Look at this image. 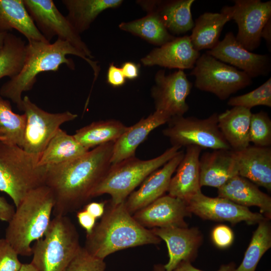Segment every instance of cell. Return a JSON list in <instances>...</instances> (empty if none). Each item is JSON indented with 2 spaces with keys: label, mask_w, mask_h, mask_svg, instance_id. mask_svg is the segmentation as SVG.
Here are the masks:
<instances>
[{
  "label": "cell",
  "mask_w": 271,
  "mask_h": 271,
  "mask_svg": "<svg viewBox=\"0 0 271 271\" xmlns=\"http://www.w3.org/2000/svg\"><path fill=\"white\" fill-rule=\"evenodd\" d=\"M39 158L18 145L0 142V191L16 207L31 191L45 185L47 167L38 165Z\"/></svg>",
  "instance_id": "obj_5"
},
{
  "label": "cell",
  "mask_w": 271,
  "mask_h": 271,
  "mask_svg": "<svg viewBox=\"0 0 271 271\" xmlns=\"http://www.w3.org/2000/svg\"><path fill=\"white\" fill-rule=\"evenodd\" d=\"M217 60L238 68L251 78L267 76L271 70L268 55L253 53L245 49L229 32L212 49L206 52Z\"/></svg>",
  "instance_id": "obj_15"
},
{
  "label": "cell",
  "mask_w": 271,
  "mask_h": 271,
  "mask_svg": "<svg viewBox=\"0 0 271 271\" xmlns=\"http://www.w3.org/2000/svg\"><path fill=\"white\" fill-rule=\"evenodd\" d=\"M81 247L70 219L54 216L44 237L32 246L31 263L39 271H65Z\"/></svg>",
  "instance_id": "obj_7"
},
{
  "label": "cell",
  "mask_w": 271,
  "mask_h": 271,
  "mask_svg": "<svg viewBox=\"0 0 271 271\" xmlns=\"http://www.w3.org/2000/svg\"><path fill=\"white\" fill-rule=\"evenodd\" d=\"M200 55L193 48L189 36L186 35L154 48L141 61L146 66L158 65L184 70L192 69Z\"/></svg>",
  "instance_id": "obj_19"
},
{
  "label": "cell",
  "mask_w": 271,
  "mask_h": 271,
  "mask_svg": "<svg viewBox=\"0 0 271 271\" xmlns=\"http://www.w3.org/2000/svg\"><path fill=\"white\" fill-rule=\"evenodd\" d=\"M126 79L132 80L137 78L139 75V65L133 62H125L120 67Z\"/></svg>",
  "instance_id": "obj_46"
},
{
  "label": "cell",
  "mask_w": 271,
  "mask_h": 271,
  "mask_svg": "<svg viewBox=\"0 0 271 271\" xmlns=\"http://www.w3.org/2000/svg\"><path fill=\"white\" fill-rule=\"evenodd\" d=\"M37 28L50 42L55 36L67 41L83 52L87 57L93 58L91 52L82 40L66 17L58 10L52 0H23Z\"/></svg>",
  "instance_id": "obj_11"
},
{
  "label": "cell",
  "mask_w": 271,
  "mask_h": 271,
  "mask_svg": "<svg viewBox=\"0 0 271 271\" xmlns=\"http://www.w3.org/2000/svg\"><path fill=\"white\" fill-rule=\"evenodd\" d=\"M155 83L151 89L155 110L163 112L171 117L183 116L189 108L186 98L192 88L183 70L166 75L160 70L155 77Z\"/></svg>",
  "instance_id": "obj_12"
},
{
  "label": "cell",
  "mask_w": 271,
  "mask_h": 271,
  "mask_svg": "<svg viewBox=\"0 0 271 271\" xmlns=\"http://www.w3.org/2000/svg\"><path fill=\"white\" fill-rule=\"evenodd\" d=\"M249 142L254 146L268 147L271 145V120L263 111L252 113L250 117Z\"/></svg>",
  "instance_id": "obj_37"
},
{
  "label": "cell",
  "mask_w": 271,
  "mask_h": 271,
  "mask_svg": "<svg viewBox=\"0 0 271 271\" xmlns=\"http://www.w3.org/2000/svg\"><path fill=\"white\" fill-rule=\"evenodd\" d=\"M211 239L216 246L224 249L232 244L234 240V233L228 226L223 224L218 225L212 229Z\"/></svg>",
  "instance_id": "obj_40"
},
{
  "label": "cell",
  "mask_w": 271,
  "mask_h": 271,
  "mask_svg": "<svg viewBox=\"0 0 271 271\" xmlns=\"http://www.w3.org/2000/svg\"><path fill=\"white\" fill-rule=\"evenodd\" d=\"M184 155V152L179 151L162 168L150 174L143 182L139 189L133 191L128 196L124 203L131 214L133 215L163 196L168 191L172 175Z\"/></svg>",
  "instance_id": "obj_18"
},
{
  "label": "cell",
  "mask_w": 271,
  "mask_h": 271,
  "mask_svg": "<svg viewBox=\"0 0 271 271\" xmlns=\"http://www.w3.org/2000/svg\"><path fill=\"white\" fill-rule=\"evenodd\" d=\"M218 197L225 198L239 205L257 206L266 218H271V198L249 180L237 175L218 189Z\"/></svg>",
  "instance_id": "obj_25"
},
{
  "label": "cell",
  "mask_w": 271,
  "mask_h": 271,
  "mask_svg": "<svg viewBox=\"0 0 271 271\" xmlns=\"http://www.w3.org/2000/svg\"><path fill=\"white\" fill-rule=\"evenodd\" d=\"M7 33H0V50L3 47L5 38Z\"/></svg>",
  "instance_id": "obj_50"
},
{
  "label": "cell",
  "mask_w": 271,
  "mask_h": 271,
  "mask_svg": "<svg viewBox=\"0 0 271 271\" xmlns=\"http://www.w3.org/2000/svg\"><path fill=\"white\" fill-rule=\"evenodd\" d=\"M202 149L195 146L186 147L178 165L176 174L172 177L169 195L187 201L201 190L199 158Z\"/></svg>",
  "instance_id": "obj_22"
},
{
  "label": "cell",
  "mask_w": 271,
  "mask_h": 271,
  "mask_svg": "<svg viewBox=\"0 0 271 271\" xmlns=\"http://www.w3.org/2000/svg\"><path fill=\"white\" fill-rule=\"evenodd\" d=\"M127 127L117 120H100L79 128L73 135L83 147L89 150L108 143L115 142Z\"/></svg>",
  "instance_id": "obj_31"
},
{
  "label": "cell",
  "mask_w": 271,
  "mask_h": 271,
  "mask_svg": "<svg viewBox=\"0 0 271 271\" xmlns=\"http://www.w3.org/2000/svg\"><path fill=\"white\" fill-rule=\"evenodd\" d=\"M161 239L140 224L127 210L124 202L110 204L92 232L86 235L84 248L104 259L118 250L146 244H158Z\"/></svg>",
  "instance_id": "obj_3"
},
{
  "label": "cell",
  "mask_w": 271,
  "mask_h": 271,
  "mask_svg": "<svg viewBox=\"0 0 271 271\" xmlns=\"http://www.w3.org/2000/svg\"><path fill=\"white\" fill-rule=\"evenodd\" d=\"M186 202L191 213L204 220L228 222L232 225L244 221L248 225H253L266 219L261 213L252 212L248 207L225 198L207 196L201 191Z\"/></svg>",
  "instance_id": "obj_14"
},
{
  "label": "cell",
  "mask_w": 271,
  "mask_h": 271,
  "mask_svg": "<svg viewBox=\"0 0 271 271\" xmlns=\"http://www.w3.org/2000/svg\"><path fill=\"white\" fill-rule=\"evenodd\" d=\"M171 117L159 111L141 119L126 130L114 143L111 165L116 164L126 159L135 156L138 146L155 128L167 123Z\"/></svg>",
  "instance_id": "obj_20"
},
{
  "label": "cell",
  "mask_w": 271,
  "mask_h": 271,
  "mask_svg": "<svg viewBox=\"0 0 271 271\" xmlns=\"http://www.w3.org/2000/svg\"><path fill=\"white\" fill-rule=\"evenodd\" d=\"M73 55L84 59L92 68L94 79H97L100 68L97 62L88 58L81 51L69 42L57 39L53 43L31 41L26 44L25 59L20 72L5 82L0 88V95L12 100L20 110L22 93L31 90L37 81V76L45 71H57L65 64L70 69H75L73 60L66 57Z\"/></svg>",
  "instance_id": "obj_2"
},
{
  "label": "cell",
  "mask_w": 271,
  "mask_h": 271,
  "mask_svg": "<svg viewBox=\"0 0 271 271\" xmlns=\"http://www.w3.org/2000/svg\"><path fill=\"white\" fill-rule=\"evenodd\" d=\"M190 74L195 77V87L224 100L252 83L244 72L204 53L196 61Z\"/></svg>",
  "instance_id": "obj_9"
},
{
  "label": "cell",
  "mask_w": 271,
  "mask_h": 271,
  "mask_svg": "<svg viewBox=\"0 0 271 271\" xmlns=\"http://www.w3.org/2000/svg\"><path fill=\"white\" fill-rule=\"evenodd\" d=\"M122 2V0L62 1L68 12L67 18L79 34L88 29L102 12L118 7Z\"/></svg>",
  "instance_id": "obj_30"
},
{
  "label": "cell",
  "mask_w": 271,
  "mask_h": 271,
  "mask_svg": "<svg viewBox=\"0 0 271 271\" xmlns=\"http://www.w3.org/2000/svg\"><path fill=\"white\" fill-rule=\"evenodd\" d=\"M18 255L5 238H0V271H19L22 263Z\"/></svg>",
  "instance_id": "obj_39"
},
{
  "label": "cell",
  "mask_w": 271,
  "mask_h": 271,
  "mask_svg": "<svg viewBox=\"0 0 271 271\" xmlns=\"http://www.w3.org/2000/svg\"><path fill=\"white\" fill-rule=\"evenodd\" d=\"M235 264L231 262L226 264L222 265L217 271H234L235 269ZM173 271H203L195 267L189 261L181 262Z\"/></svg>",
  "instance_id": "obj_43"
},
{
  "label": "cell",
  "mask_w": 271,
  "mask_h": 271,
  "mask_svg": "<svg viewBox=\"0 0 271 271\" xmlns=\"http://www.w3.org/2000/svg\"><path fill=\"white\" fill-rule=\"evenodd\" d=\"M114 143L96 147L73 161L47 166L45 185L54 196V216L66 215L92 198L111 166Z\"/></svg>",
  "instance_id": "obj_1"
},
{
  "label": "cell",
  "mask_w": 271,
  "mask_h": 271,
  "mask_svg": "<svg viewBox=\"0 0 271 271\" xmlns=\"http://www.w3.org/2000/svg\"><path fill=\"white\" fill-rule=\"evenodd\" d=\"M250 109L233 106L218 114V124L225 140L234 152L241 151L250 144Z\"/></svg>",
  "instance_id": "obj_28"
},
{
  "label": "cell",
  "mask_w": 271,
  "mask_h": 271,
  "mask_svg": "<svg viewBox=\"0 0 271 271\" xmlns=\"http://www.w3.org/2000/svg\"><path fill=\"white\" fill-rule=\"evenodd\" d=\"M20 110L24 112L26 118L21 147L27 152L39 156L60 126L78 116L69 111L48 112L38 107L27 96L23 98Z\"/></svg>",
  "instance_id": "obj_10"
},
{
  "label": "cell",
  "mask_w": 271,
  "mask_h": 271,
  "mask_svg": "<svg viewBox=\"0 0 271 271\" xmlns=\"http://www.w3.org/2000/svg\"><path fill=\"white\" fill-rule=\"evenodd\" d=\"M156 236L165 241L169 261L165 265L166 271H173L182 261H194L203 241V235L197 227H155L151 229Z\"/></svg>",
  "instance_id": "obj_17"
},
{
  "label": "cell",
  "mask_w": 271,
  "mask_h": 271,
  "mask_svg": "<svg viewBox=\"0 0 271 271\" xmlns=\"http://www.w3.org/2000/svg\"><path fill=\"white\" fill-rule=\"evenodd\" d=\"M232 20L230 6H224L220 13L206 12L194 22L189 36L192 45L197 51L211 49L219 42V38L224 25Z\"/></svg>",
  "instance_id": "obj_26"
},
{
  "label": "cell",
  "mask_w": 271,
  "mask_h": 271,
  "mask_svg": "<svg viewBox=\"0 0 271 271\" xmlns=\"http://www.w3.org/2000/svg\"><path fill=\"white\" fill-rule=\"evenodd\" d=\"M106 202H91L86 204L83 209L96 219L101 217L105 211Z\"/></svg>",
  "instance_id": "obj_45"
},
{
  "label": "cell",
  "mask_w": 271,
  "mask_h": 271,
  "mask_svg": "<svg viewBox=\"0 0 271 271\" xmlns=\"http://www.w3.org/2000/svg\"><path fill=\"white\" fill-rule=\"evenodd\" d=\"M230 6L232 20L238 26L235 38L245 49L251 52L261 43V33L271 18V1L234 0Z\"/></svg>",
  "instance_id": "obj_13"
},
{
  "label": "cell",
  "mask_w": 271,
  "mask_h": 271,
  "mask_svg": "<svg viewBox=\"0 0 271 271\" xmlns=\"http://www.w3.org/2000/svg\"><path fill=\"white\" fill-rule=\"evenodd\" d=\"M217 113L206 118L194 116H174L163 130L172 146H195L202 149L232 150L225 140L218 124Z\"/></svg>",
  "instance_id": "obj_8"
},
{
  "label": "cell",
  "mask_w": 271,
  "mask_h": 271,
  "mask_svg": "<svg viewBox=\"0 0 271 271\" xmlns=\"http://www.w3.org/2000/svg\"><path fill=\"white\" fill-rule=\"evenodd\" d=\"M261 39H264L268 50L270 51L271 47V18L269 19L264 26L261 33Z\"/></svg>",
  "instance_id": "obj_47"
},
{
  "label": "cell",
  "mask_w": 271,
  "mask_h": 271,
  "mask_svg": "<svg viewBox=\"0 0 271 271\" xmlns=\"http://www.w3.org/2000/svg\"><path fill=\"white\" fill-rule=\"evenodd\" d=\"M26 44L19 37L8 32L0 50V79L17 76L24 65Z\"/></svg>",
  "instance_id": "obj_33"
},
{
  "label": "cell",
  "mask_w": 271,
  "mask_h": 271,
  "mask_svg": "<svg viewBox=\"0 0 271 271\" xmlns=\"http://www.w3.org/2000/svg\"><path fill=\"white\" fill-rule=\"evenodd\" d=\"M234 152L238 175L271 191V148L249 145Z\"/></svg>",
  "instance_id": "obj_21"
},
{
  "label": "cell",
  "mask_w": 271,
  "mask_h": 271,
  "mask_svg": "<svg viewBox=\"0 0 271 271\" xmlns=\"http://www.w3.org/2000/svg\"><path fill=\"white\" fill-rule=\"evenodd\" d=\"M191 214L186 201L168 195L160 197L132 216L145 228L187 227L185 218Z\"/></svg>",
  "instance_id": "obj_16"
},
{
  "label": "cell",
  "mask_w": 271,
  "mask_h": 271,
  "mask_svg": "<svg viewBox=\"0 0 271 271\" xmlns=\"http://www.w3.org/2000/svg\"><path fill=\"white\" fill-rule=\"evenodd\" d=\"M125 78L120 68L110 63L107 73V82L114 87L122 86L125 82Z\"/></svg>",
  "instance_id": "obj_41"
},
{
  "label": "cell",
  "mask_w": 271,
  "mask_h": 271,
  "mask_svg": "<svg viewBox=\"0 0 271 271\" xmlns=\"http://www.w3.org/2000/svg\"><path fill=\"white\" fill-rule=\"evenodd\" d=\"M180 149L172 146L162 154L152 159L143 160L133 156L111 165L93 190L91 197L107 194L111 197V205L124 202L137 187L173 158Z\"/></svg>",
  "instance_id": "obj_6"
},
{
  "label": "cell",
  "mask_w": 271,
  "mask_h": 271,
  "mask_svg": "<svg viewBox=\"0 0 271 271\" xmlns=\"http://www.w3.org/2000/svg\"><path fill=\"white\" fill-rule=\"evenodd\" d=\"M76 217L79 225L85 230L86 235L90 234L96 225V219L83 209L77 213Z\"/></svg>",
  "instance_id": "obj_42"
},
{
  "label": "cell",
  "mask_w": 271,
  "mask_h": 271,
  "mask_svg": "<svg viewBox=\"0 0 271 271\" xmlns=\"http://www.w3.org/2000/svg\"><path fill=\"white\" fill-rule=\"evenodd\" d=\"M54 204L51 190L44 185L31 191L16 207L5 238L19 255H32V244L44 237L51 221Z\"/></svg>",
  "instance_id": "obj_4"
},
{
  "label": "cell",
  "mask_w": 271,
  "mask_h": 271,
  "mask_svg": "<svg viewBox=\"0 0 271 271\" xmlns=\"http://www.w3.org/2000/svg\"><path fill=\"white\" fill-rule=\"evenodd\" d=\"M14 206L10 204L3 197L0 196V221L9 222L15 211Z\"/></svg>",
  "instance_id": "obj_44"
},
{
  "label": "cell",
  "mask_w": 271,
  "mask_h": 271,
  "mask_svg": "<svg viewBox=\"0 0 271 271\" xmlns=\"http://www.w3.org/2000/svg\"><path fill=\"white\" fill-rule=\"evenodd\" d=\"M119 28L137 36L150 43L161 46L176 37L169 32L157 14L154 11L139 19L122 22Z\"/></svg>",
  "instance_id": "obj_32"
},
{
  "label": "cell",
  "mask_w": 271,
  "mask_h": 271,
  "mask_svg": "<svg viewBox=\"0 0 271 271\" xmlns=\"http://www.w3.org/2000/svg\"><path fill=\"white\" fill-rule=\"evenodd\" d=\"M19 271H39V270L31 262L29 263H22V265Z\"/></svg>",
  "instance_id": "obj_48"
},
{
  "label": "cell",
  "mask_w": 271,
  "mask_h": 271,
  "mask_svg": "<svg viewBox=\"0 0 271 271\" xmlns=\"http://www.w3.org/2000/svg\"><path fill=\"white\" fill-rule=\"evenodd\" d=\"M267 218L258 223L239 266L234 271H255L265 252L271 247V225Z\"/></svg>",
  "instance_id": "obj_34"
},
{
  "label": "cell",
  "mask_w": 271,
  "mask_h": 271,
  "mask_svg": "<svg viewBox=\"0 0 271 271\" xmlns=\"http://www.w3.org/2000/svg\"><path fill=\"white\" fill-rule=\"evenodd\" d=\"M227 104L251 109L258 105L271 107V78L257 88L247 93L230 98Z\"/></svg>",
  "instance_id": "obj_36"
},
{
  "label": "cell",
  "mask_w": 271,
  "mask_h": 271,
  "mask_svg": "<svg viewBox=\"0 0 271 271\" xmlns=\"http://www.w3.org/2000/svg\"><path fill=\"white\" fill-rule=\"evenodd\" d=\"M154 271H166L164 265L161 264H155L154 267Z\"/></svg>",
  "instance_id": "obj_49"
},
{
  "label": "cell",
  "mask_w": 271,
  "mask_h": 271,
  "mask_svg": "<svg viewBox=\"0 0 271 271\" xmlns=\"http://www.w3.org/2000/svg\"><path fill=\"white\" fill-rule=\"evenodd\" d=\"M194 0L140 1L138 3L147 12L154 11L170 33L184 34L194 26L191 14Z\"/></svg>",
  "instance_id": "obj_23"
},
{
  "label": "cell",
  "mask_w": 271,
  "mask_h": 271,
  "mask_svg": "<svg viewBox=\"0 0 271 271\" xmlns=\"http://www.w3.org/2000/svg\"><path fill=\"white\" fill-rule=\"evenodd\" d=\"M88 151L74 135L60 128L40 154L38 165L47 167L67 163L82 156Z\"/></svg>",
  "instance_id": "obj_29"
},
{
  "label": "cell",
  "mask_w": 271,
  "mask_h": 271,
  "mask_svg": "<svg viewBox=\"0 0 271 271\" xmlns=\"http://www.w3.org/2000/svg\"><path fill=\"white\" fill-rule=\"evenodd\" d=\"M104 259L90 254L84 247H81L65 271H104Z\"/></svg>",
  "instance_id": "obj_38"
},
{
  "label": "cell",
  "mask_w": 271,
  "mask_h": 271,
  "mask_svg": "<svg viewBox=\"0 0 271 271\" xmlns=\"http://www.w3.org/2000/svg\"><path fill=\"white\" fill-rule=\"evenodd\" d=\"M200 185L217 189L238 175L232 150H215L199 158Z\"/></svg>",
  "instance_id": "obj_24"
},
{
  "label": "cell",
  "mask_w": 271,
  "mask_h": 271,
  "mask_svg": "<svg viewBox=\"0 0 271 271\" xmlns=\"http://www.w3.org/2000/svg\"><path fill=\"white\" fill-rule=\"evenodd\" d=\"M26 118L12 110L11 102L0 95V142L22 146Z\"/></svg>",
  "instance_id": "obj_35"
},
{
  "label": "cell",
  "mask_w": 271,
  "mask_h": 271,
  "mask_svg": "<svg viewBox=\"0 0 271 271\" xmlns=\"http://www.w3.org/2000/svg\"><path fill=\"white\" fill-rule=\"evenodd\" d=\"M13 29L22 34L28 41L48 42L37 28L23 0H0V33Z\"/></svg>",
  "instance_id": "obj_27"
}]
</instances>
